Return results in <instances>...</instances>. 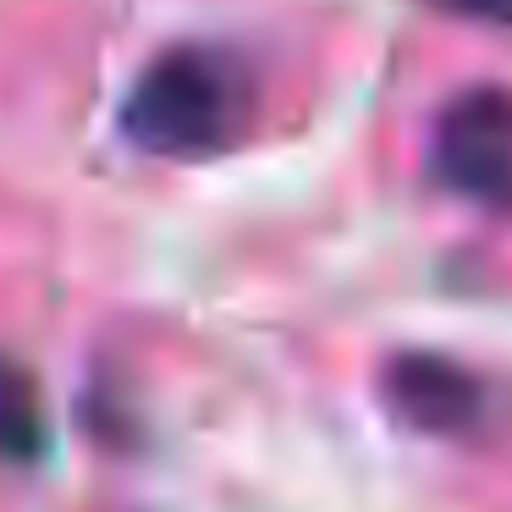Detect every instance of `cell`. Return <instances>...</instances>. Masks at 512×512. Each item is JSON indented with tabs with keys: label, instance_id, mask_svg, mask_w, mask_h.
Instances as JSON below:
<instances>
[{
	"label": "cell",
	"instance_id": "obj_1",
	"mask_svg": "<svg viewBox=\"0 0 512 512\" xmlns=\"http://www.w3.org/2000/svg\"><path fill=\"white\" fill-rule=\"evenodd\" d=\"M254 116V78L232 50L188 45L155 56L127 89L122 133L149 155L199 160L221 155L248 133Z\"/></svg>",
	"mask_w": 512,
	"mask_h": 512
},
{
	"label": "cell",
	"instance_id": "obj_2",
	"mask_svg": "<svg viewBox=\"0 0 512 512\" xmlns=\"http://www.w3.org/2000/svg\"><path fill=\"white\" fill-rule=\"evenodd\" d=\"M435 177L468 204L512 215V94L507 89H468L435 122Z\"/></svg>",
	"mask_w": 512,
	"mask_h": 512
},
{
	"label": "cell",
	"instance_id": "obj_3",
	"mask_svg": "<svg viewBox=\"0 0 512 512\" xmlns=\"http://www.w3.org/2000/svg\"><path fill=\"white\" fill-rule=\"evenodd\" d=\"M386 402L402 424L424 435H468L485 419V386L452 358L408 353L386 369Z\"/></svg>",
	"mask_w": 512,
	"mask_h": 512
},
{
	"label": "cell",
	"instance_id": "obj_4",
	"mask_svg": "<svg viewBox=\"0 0 512 512\" xmlns=\"http://www.w3.org/2000/svg\"><path fill=\"white\" fill-rule=\"evenodd\" d=\"M50 446L39 386L17 358L0 353V463H39Z\"/></svg>",
	"mask_w": 512,
	"mask_h": 512
},
{
	"label": "cell",
	"instance_id": "obj_5",
	"mask_svg": "<svg viewBox=\"0 0 512 512\" xmlns=\"http://www.w3.org/2000/svg\"><path fill=\"white\" fill-rule=\"evenodd\" d=\"M452 17H468V23H512V0H430Z\"/></svg>",
	"mask_w": 512,
	"mask_h": 512
}]
</instances>
